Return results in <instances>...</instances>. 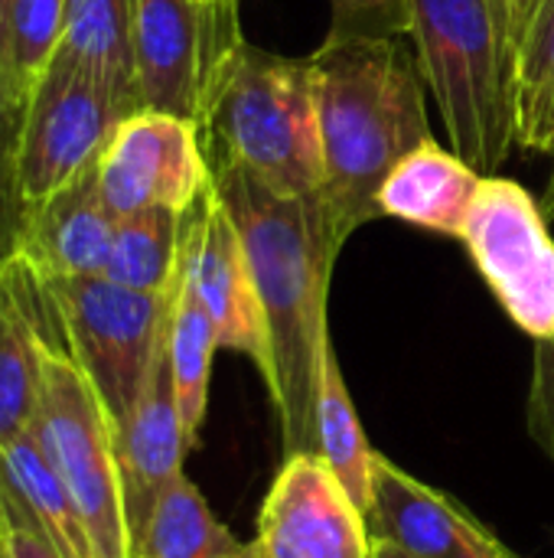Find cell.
Listing matches in <instances>:
<instances>
[{
  "instance_id": "1",
  "label": "cell",
  "mask_w": 554,
  "mask_h": 558,
  "mask_svg": "<svg viewBox=\"0 0 554 558\" xmlns=\"http://www.w3.org/2000/svg\"><path fill=\"white\" fill-rule=\"evenodd\" d=\"M209 177L216 199L242 235L264 307L271 343V376L264 386L281 422L284 458L317 454V383L323 353L333 343L327 298L346 239L336 232L320 193L278 196L232 163L209 167Z\"/></svg>"
},
{
  "instance_id": "2",
  "label": "cell",
  "mask_w": 554,
  "mask_h": 558,
  "mask_svg": "<svg viewBox=\"0 0 554 558\" xmlns=\"http://www.w3.org/2000/svg\"><path fill=\"white\" fill-rule=\"evenodd\" d=\"M317 92L323 186L343 239L379 219V190L395 163L431 141L421 65L392 36H327L307 56Z\"/></svg>"
},
{
  "instance_id": "3",
  "label": "cell",
  "mask_w": 554,
  "mask_h": 558,
  "mask_svg": "<svg viewBox=\"0 0 554 558\" xmlns=\"http://www.w3.org/2000/svg\"><path fill=\"white\" fill-rule=\"evenodd\" d=\"M196 128L209 167H242L278 196H313L323 186L310 59L235 43L202 95Z\"/></svg>"
},
{
  "instance_id": "4",
  "label": "cell",
  "mask_w": 554,
  "mask_h": 558,
  "mask_svg": "<svg viewBox=\"0 0 554 558\" xmlns=\"http://www.w3.org/2000/svg\"><path fill=\"white\" fill-rule=\"evenodd\" d=\"M411 36L451 150L493 177L516 144V46L503 0H411Z\"/></svg>"
},
{
  "instance_id": "5",
  "label": "cell",
  "mask_w": 554,
  "mask_h": 558,
  "mask_svg": "<svg viewBox=\"0 0 554 558\" xmlns=\"http://www.w3.org/2000/svg\"><path fill=\"white\" fill-rule=\"evenodd\" d=\"M29 432L72 494L95 558H134L124 520L114 425L95 386L69 356L65 340L42 337L39 396Z\"/></svg>"
},
{
  "instance_id": "6",
  "label": "cell",
  "mask_w": 554,
  "mask_h": 558,
  "mask_svg": "<svg viewBox=\"0 0 554 558\" xmlns=\"http://www.w3.org/2000/svg\"><path fill=\"white\" fill-rule=\"evenodd\" d=\"M46 281L59 304L69 356L82 366L118 428L137 405L147 383L170 320L173 288L150 294L124 288L104 275Z\"/></svg>"
},
{
  "instance_id": "7",
  "label": "cell",
  "mask_w": 554,
  "mask_h": 558,
  "mask_svg": "<svg viewBox=\"0 0 554 558\" xmlns=\"http://www.w3.org/2000/svg\"><path fill=\"white\" fill-rule=\"evenodd\" d=\"M503 311L535 343L554 337V239L542 203L509 177H483L464 235Z\"/></svg>"
},
{
  "instance_id": "8",
  "label": "cell",
  "mask_w": 554,
  "mask_h": 558,
  "mask_svg": "<svg viewBox=\"0 0 554 558\" xmlns=\"http://www.w3.org/2000/svg\"><path fill=\"white\" fill-rule=\"evenodd\" d=\"M140 108L111 92L65 46L29 92L20 131V177L29 203L46 199L95 163L111 131Z\"/></svg>"
},
{
  "instance_id": "9",
  "label": "cell",
  "mask_w": 554,
  "mask_h": 558,
  "mask_svg": "<svg viewBox=\"0 0 554 558\" xmlns=\"http://www.w3.org/2000/svg\"><path fill=\"white\" fill-rule=\"evenodd\" d=\"M242 39L235 7L212 0H134L140 105L196 121L219 62Z\"/></svg>"
},
{
  "instance_id": "10",
  "label": "cell",
  "mask_w": 554,
  "mask_h": 558,
  "mask_svg": "<svg viewBox=\"0 0 554 558\" xmlns=\"http://www.w3.org/2000/svg\"><path fill=\"white\" fill-rule=\"evenodd\" d=\"M98 186L114 219L147 209L189 213L212 186L196 121L153 108L127 114L98 157Z\"/></svg>"
},
{
  "instance_id": "11",
  "label": "cell",
  "mask_w": 554,
  "mask_h": 558,
  "mask_svg": "<svg viewBox=\"0 0 554 558\" xmlns=\"http://www.w3.org/2000/svg\"><path fill=\"white\" fill-rule=\"evenodd\" d=\"M261 558H372L366 513L313 451L284 458L258 513Z\"/></svg>"
},
{
  "instance_id": "12",
  "label": "cell",
  "mask_w": 554,
  "mask_h": 558,
  "mask_svg": "<svg viewBox=\"0 0 554 558\" xmlns=\"http://www.w3.org/2000/svg\"><path fill=\"white\" fill-rule=\"evenodd\" d=\"M180 268L196 291L199 304L212 317L222 350L248 356L261 379L271 376V343L264 307L255 288V275L232 216L216 199L212 186L202 199L183 213Z\"/></svg>"
},
{
  "instance_id": "13",
  "label": "cell",
  "mask_w": 554,
  "mask_h": 558,
  "mask_svg": "<svg viewBox=\"0 0 554 558\" xmlns=\"http://www.w3.org/2000/svg\"><path fill=\"white\" fill-rule=\"evenodd\" d=\"M114 448H118L124 520H127V533H131V549L137 558L147 523H150L160 497L183 474V458L189 451L176 392H173V376H170L167 330H163V340L150 363V373H147L137 405L114 428Z\"/></svg>"
},
{
  "instance_id": "14",
  "label": "cell",
  "mask_w": 554,
  "mask_h": 558,
  "mask_svg": "<svg viewBox=\"0 0 554 558\" xmlns=\"http://www.w3.org/2000/svg\"><path fill=\"white\" fill-rule=\"evenodd\" d=\"M366 523L376 543L415 558H519L454 497L421 484L382 454Z\"/></svg>"
},
{
  "instance_id": "15",
  "label": "cell",
  "mask_w": 554,
  "mask_h": 558,
  "mask_svg": "<svg viewBox=\"0 0 554 558\" xmlns=\"http://www.w3.org/2000/svg\"><path fill=\"white\" fill-rule=\"evenodd\" d=\"M42 337L65 340L49 281L23 258L0 275V451L29 432Z\"/></svg>"
},
{
  "instance_id": "16",
  "label": "cell",
  "mask_w": 554,
  "mask_h": 558,
  "mask_svg": "<svg viewBox=\"0 0 554 558\" xmlns=\"http://www.w3.org/2000/svg\"><path fill=\"white\" fill-rule=\"evenodd\" d=\"M114 229L118 219L104 206L95 160L46 199L29 203L20 258L42 278L104 275Z\"/></svg>"
},
{
  "instance_id": "17",
  "label": "cell",
  "mask_w": 554,
  "mask_h": 558,
  "mask_svg": "<svg viewBox=\"0 0 554 558\" xmlns=\"http://www.w3.org/2000/svg\"><path fill=\"white\" fill-rule=\"evenodd\" d=\"M480 180L483 177L464 157L431 137L408 150L385 177L379 190V213L460 239Z\"/></svg>"
},
{
  "instance_id": "18",
  "label": "cell",
  "mask_w": 554,
  "mask_h": 558,
  "mask_svg": "<svg viewBox=\"0 0 554 558\" xmlns=\"http://www.w3.org/2000/svg\"><path fill=\"white\" fill-rule=\"evenodd\" d=\"M0 484L49 536L62 558H95L85 520L33 432L20 435L0 451Z\"/></svg>"
},
{
  "instance_id": "19",
  "label": "cell",
  "mask_w": 554,
  "mask_h": 558,
  "mask_svg": "<svg viewBox=\"0 0 554 558\" xmlns=\"http://www.w3.org/2000/svg\"><path fill=\"white\" fill-rule=\"evenodd\" d=\"M313 432H317V454L327 461V468L336 474V481L346 487V494L359 504V510L369 513L379 451L369 445V438L359 425V415H356V405H353L349 386L343 379V366L336 360L333 343L327 347L323 363H320Z\"/></svg>"
},
{
  "instance_id": "20",
  "label": "cell",
  "mask_w": 554,
  "mask_h": 558,
  "mask_svg": "<svg viewBox=\"0 0 554 558\" xmlns=\"http://www.w3.org/2000/svg\"><path fill=\"white\" fill-rule=\"evenodd\" d=\"M62 46L127 105H140L134 72V0H65Z\"/></svg>"
},
{
  "instance_id": "21",
  "label": "cell",
  "mask_w": 554,
  "mask_h": 558,
  "mask_svg": "<svg viewBox=\"0 0 554 558\" xmlns=\"http://www.w3.org/2000/svg\"><path fill=\"white\" fill-rule=\"evenodd\" d=\"M219 337L212 327V317L199 304L196 291L189 288L183 268L173 281V307L167 324V353H170V376L173 392L183 418V432L189 448L199 441V428L206 422L209 405V376H212V356H216Z\"/></svg>"
},
{
  "instance_id": "22",
  "label": "cell",
  "mask_w": 554,
  "mask_h": 558,
  "mask_svg": "<svg viewBox=\"0 0 554 558\" xmlns=\"http://www.w3.org/2000/svg\"><path fill=\"white\" fill-rule=\"evenodd\" d=\"M180 245H183V213L147 209L137 216H124L118 219L114 229L104 278L134 291L163 294L176 281Z\"/></svg>"
},
{
  "instance_id": "23",
  "label": "cell",
  "mask_w": 554,
  "mask_h": 558,
  "mask_svg": "<svg viewBox=\"0 0 554 558\" xmlns=\"http://www.w3.org/2000/svg\"><path fill=\"white\" fill-rule=\"evenodd\" d=\"M245 546L216 520L202 494L180 474L160 497L137 558H238Z\"/></svg>"
},
{
  "instance_id": "24",
  "label": "cell",
  "mask_w": 554,
  "mask_h": 558,
  "mask_svg": "<svg viewBox=\"0 0 554 558\" xmlns=\"http://www.w3.org/2000/svg\"><path fill=\"white\" fill-rule=\"evenodd\" d=\"M65 36V0H7L0 13V85L29 101L39 75Z\"/></svg>"
},
{
  "instance_id": "25",
  "label": "cell",
  "mask_w": 554,
  "mask_h": 558,
  "mask_svg": "<svg viewBox=\"0 0 554 558\" xmlns=\"http://www.w3.org/2000/svg\"><path fill=\"white\" fill-rule=\"evenodd\" d=\"M516 144L554 150V0H539L516 46Z\"/></svg>"
},
{
  "instance_id": "26",
  "label": "cell",
  "mask_w": 554,
  "mask_h": 558,
  "mask_svg": "<svg viewBox=\"0 0 554 558\" xmlns=\"http://www.w3.org/2000/svg\"><path fill=\"white\" fill-rule=\"evenodd\" d=\"M26 105L10 98L0 85V275L20 258L29 199L20 177V131Z\"/></svg>"
},
{
  "instance_id": "27",
  "label": "cell",
  "mask_w": 554,
  "mask_h": 558,
  "mask_svg": "<svg viewBox=\"0 0 554 558\" xmlns=\"http://www.w3.org/2000/svg\"><path fill=\"white\" fill-rule=\"evenodd\" d=\"M330 36H405L411 33V0H330Z\"/></svg>"
},
{
  "instance_id": "28",
  "label": "cell",
  "mask_w": 554,
  "mask_h": 558,
  "mask_svg": "<svg viewBox=\"0 0 554 558\" xmlns=\"http://www.w3.org/2000/svg\"><path fill=\"white\" fill-rule=\"evenodd\" d=\"M529 435L554 461V337L535 343V369L526 405Z\"/></svg>"
},
{
  "instance_id": "29",
  "label": "cell",
  "mask_w": 554,
  "mask_h": 558,
  "mask_svg": "<svg viewBox=\"0 0 554 558\" xmlns=\"http://www.w3.org/2000/svg\"><path fill=\"white\" fill-rule=\"evenodd\" d=\"M0 556L3 558H62L49 536L26 517V510L0 484Z\"/></svg>"
},
{
  "instance_id": "30",
  "label": "cell",
  "mask_w": 554,
  "mask_h": 558,
  "mask_svg": "<svg viewBox=\"0 0 554 558\" xmlns=\"http://www.w3.org/2000/svg\"><path fill=\"white\" fill-rule=\"evenodd\" d=\"M539 0H506V10H509V29H513V46H519L529 20H532V10H535Z\"/></svg>"
},
{
  "instance_id": "31",
  "label": "cell",
  "mask_w": 554,
  "mask_h": 558,
  "mask_svg": "<svg viewBox=\"0 0 554 558\" xmlns=\"http://www.w3.org/2000/svg\"><path fill=\"white\" fill-rule=\"evenodd\" d=\"M542 213L545 216H552L554 219V167H552V173H549V183H545V190H542Z\"/></svg>"
},
{
  "instance_id": "32",
  "label": "cell",
  "mask_w": 554,
  "mask_h": 558,
  "mask_svg": "<svg viewBox=\"0 0 554 558\" xmlns=\"http://www.w3.org/2000/svg\"><path fill=\"white\" fill-rule=\"evenodd\" d=\"M372 558H415L408 556V553H402V549H395V546H389V543H376V553Z\"/></svg>"
},
{
  "instance_id": "33",
  "label": "cell",
  "mask_w": 554,
  "mask_h": 558,
  "mask_svg": "<svg viewBox=\"0 0 554 558\" xmlns=\"http://www.w3.org/2000/svg\"><path fill=\"white\" fill-rule=\"evenodd\" d=\"M238 558H261V556H258V553H255L251 546H245V553H242V556H238Z\"/></svg>"
},
{
  "instance_id": "34",
  "label": "cell",
  "mask_w": 554,
  "mask_h": 558,
  "mask_svg": "<svg viewBox=\"0 0 554 558\" xmlns=\"http://www.w3.org/2000/svg\"><path fill=\"white\" fill-rule=\"evenodd\" d=\"M212 3H222V7H235L238 10V0H212Z\"/></svg>"
},
{
  "instance_id": "35",
  "label": "cell",
  "mask_w": 554,
  "mask_h": 558,
  "mask_svg": "<svg viewBox=\"0 0 554 558\" xmlns=\"http://www.w3.org/2000/svg\"><path fill=\"white\" fill-rule=\"evenodd\" d=\"M3 7H7V0H0V13H3Z\"/></svg>"
},
{
  "instance_id": "36",
  "label": "cell",
  "mask_w": 554,
  "mask_h": 558,
  "mask_svg": "<svg viewBox=\"0 0 554 558\" xmlns=\"http://www.w3.org/2000/svg\"><path fill=\"white\" fill-rule=\"evenodd\" d=\"M503 3H506V0H503Z\"/></svg>"
},
{
  "instance_id": "37",
  "label": "cell",
  "mask_w": 554,
  "mask_h": 558,
  "mask_svg": "<svg viewBox=\"0 0 554 558\" xmlns=\"http://www.w3.org/2000/svg\"><path fill=\"white\" fill-rule=\"evenodd\" d=\"M0 558H3V556H0Z\"/></svg>"
}]
</instances>
